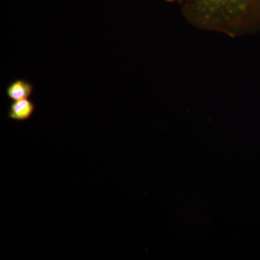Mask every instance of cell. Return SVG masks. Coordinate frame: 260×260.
Masks as SVG:
<instances>
[{
    "instance_id": "6da1fadb",
    "label": "cell",
    "mask_w": 260,
    "mask_h": 260,
    "mask_svg": "<svg viewBox=\"0 0 260 260\" xmlns=\"http://www.w3.org/2000/svg\"><path fill=\"white\" fill-rule=\"evenodd\" d=\"M181 12L194 28L237 39L260 26V0H184Z\"/></svg>"
},
{
    "instance_id": "7a4b0ae2",
    "label": "cell",
    "mask_w": 260,
    "mask_h": 260,
    "mask_svg": "<svg viewBox=\"0 0 260 260\" xmlns=\"http://www.w3.org/2000/svg\"><path fill=\"white\" fill-rule=\"evenodd\" d=\"M35 109V104L28 99L15 101L10 105L8 117L16 121L28 120Z\"/></svg>"
},
{
    "instance_id": "3957f363",
    "label": "cell",
    "mask_w": 260,
    "mask_h": 260,
    "mask_svg": "<svg viewBox=\"0 0 260 260\" xmlns=\"http://www.w3.org/2000/svg\"><path fill=\"white\" fill-rule=\"evenodd\" d=\"M34 86L28 80H15L7 87L6 93L10 100L18 101L28 99L31 95Z\"/></svg>"
},
{
    "instance_id": "277c9868",
    "label": "cell",
    "mask_w": 260,
    "mask_h": 260,
    "mask_svg": "<svg viewBox=\"0 0 260 260\" xmlns=\"http://www.w3.org/2000/svg\"><path fill=\"white\" fill-rule=\"evenodd\" d=\"M164 1H166L167 3H177V4L181 5V3H183L184 0H164Z\"/></svg>"
}]
</instances>
